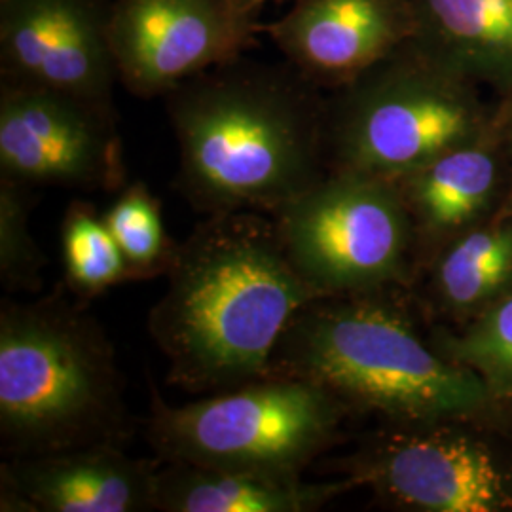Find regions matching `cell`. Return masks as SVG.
Wrapping results in <instances>:
<instances>
[{
  "instance_id": "obj_1",
  "label": "cell",
  "mask_w": 512,
  "mask_h": 512,
  "mask_svg": "<svg viewBox=\"0 0 512 512\" xmlns=\"http://www.w3.org/2000/svg\"><path fill=\"white\" fill-rule=\"evenodd\" d=\"M148 332L167 384L211 395L255 382L294 315L321 298L298 274L268 213L205 215L177 245Z\"/></svg>"
},
{
  "instance_id": "obj_2",
  "label": "cell",
  "mask_w": 512,
  "mask_h": 512,
  "mask_svg": "<svg viewBox=\"0 0 512 512\" xmlns=\"http://www.w3.org/2000/svg\"><path fill=\"white\" fill-rule=\"evenodd\" d=\"M177 190L205 215H274L323 179L327 112L298 74L228 61L165 95Z\"/></svg>"
},
{
  "instance_id": "obj_3",
  "label": "cell",
  "mask_w": 512,
  "mask_h": 512,
  "mask_svg": "<svg viewBox=\"0 0 512 512\" xmlns=\"http://www.w3.org/2000/svg\"><path fill=\"white\" fill-rule=\"evenodd\" d=\"M380 293L321 296L294 315L268 374L304 378L349 412L389 423L480 421L499 401L473 370L423 340L403 306Z\"/></svg>"
},
{
  "instance_id": "obj_4",
  "label": "cell",
  "mask_w": 512,
  "mask_h": 512,
  "mask_svg": "<svg viewBox=\"0 0 512 512\" xmlns=\"http://www.w3.org/2000/svg\"><path fill=\"white\" fill-rule=\"evenodd\" d=\"M69 291L0 304L4 458L124 446L133 425L101 323Z\"/></svg>"
},
{
  "instance_id": "obj_5",
  "label": "cell",
  "mask_w": 512,
  "mask_h": 512,
  "mask_svg": "<svg viewBox=\"0 0 512 512\" xmlns=\"http://www.w3.org/2000/svg\"><path fill=\"white\" fill-rule=\"evenodd\" d=\"M349 410L304 378L266 374L171 406L152 387L147 437L162 461L304 476L338 437Z\"/></svg>"
},
{
  "instance_id": "obj_6",
  "label": "cell",
  "mask_w": 512,
  "mask_h": 512,
  "mask_svg": "<svg viewBox=\"0 0 512 512\" xmlns=\"http://www.w3.org/2000/svg\"><path fill=\"white\" fill-rule=\"evenodd\" d=\"M272 217L319 296L380 293L414 277L416 228L391 181L332 169Z\"/></svg>"
},
{
  "instance_id": "obj_7",
  "label": "cell",
  "mask_w": 512,
  "mask_h": 512,
  "mask_svg": "<svg viewBox=\"0 0 512 512\" xmlns=\"http://www.w3.org/2000/svg\"><path fill=\"white\" fill-rule=\"evenodd\" d=\"M484 135L473 97L433 63L393 67L355 84L327 118L334 169L397 181Z\"/></svg>"
},
{
  "instance_id": "obj_8",
  "label": "cell",
  "mask_w": 512,
  "mask_h": 512,
  "mask_svg": "<svg viewBox=\"0 0 512 512\" xmlns=\"http://www.w3.org/2000/svg\"><path fill=\"white\" fill-rule=\"evenodd\" d=\"M473 423H389L340 469L408 511L512 512V452Z\"/></svg>"
},
{
  "instance_id": "obj_9",
  "label": "cell",
  "mask_w": 512,
  "mask_h": 512,
  "mask_svg": "<svg viewBox=\"0 0 512 512\" xmlns=\"http://www.w3.org/2000/svg\"><path fill=\"white\" fill-rule=\"evenodd\" d=\"M0 177L118 192L128 183L114 110L2 80Z\"/></svg>"
},
{
  "instance_id": "obj_10",
  "label": "cell",
  "mask_w": 512,
  "mask_h": 512,
  "mask_svg": "<svg viewBox=\"0 0 512 512\" xmlns=\"http://www.w3.org/2000/svg\"><path fill=\"white\" fill-rule=\"evenodd\" d=\"M255 31L226 0H116L107 12L118 80L147 99L234 61Z\"/></svg>"
},
{
  "instance_id": "obj_11",
  "label": "cell",
  "mask_w": 512,
  "mask_h": 512,
  "mask_svg": "<svg viewBox=\"0 0 512 512\" xmlns=\"http://www.w3.org/2000/svg\"><path fill=\"white\" fill-rule=\"evenodd\" d=\"M2 80L114 110L107 12L95 0H0Z\"/></svg>"
},
{
  "instance_id": "obj_12",
  "label": "cell",
  "mask_w": 512,
  "mask_h": 512,
  "mask_svg": "<svg viewBox=\"0 0 512 512\" xmlns=\"http://www.w3.org/2000/svg\"><path fill=\"white\" fill-rule=\"evenodd\" d=\"M162 459L131 458L124 446H86L4 458L2 512L156 511Z\"/></svg>"
},
{
  "instance_id": "obj_13",
  "label": "cell",
  "mask_w": 512,
  "mask_h": 512,
  "mask_svg": "<svg viewBox=\"0 0 512 512\" xmlns=\"http://www.w3.org/2000/svg\"><path fill=\"white\" fill-rule=\"evenodd\" d=\"M412 31L406 0H294L268 33L306 80L366 73Z\"/></svg>"
},
{
  "instance_id": "obj_14",
  "label": "cell",
  "mask_w": 512,
  "mask_h": 512,
  "mask_svg": "<svg viewBox=\"0 0 512 512\" xmlns=\"http://www.w3.org/2000/svg\"><path fill=\"white\" fill-rule=\"evenodd\" d=\"M420 245L442 247L446 241L492 219L501 186L499 154L478 137L452 148L397 181Z\"/></svg>"
},
{
  "instance_id": "obj_15",
  "label": "cell",
  "mask_w": 512,
  "mask_h": 512,
  "mask_svg": "<svg viewBox=\"0 0 512 512\" xmlns=\"http://www.w3.org/2000/svg\"><path fill=\"white\" fill-rule=\"evenodd\" d=\"M357 488L351 478L304 480L162 461L156 475V511L313 512Z\"/></svg>"
},
{
  "instance_id": "obj_16",
  "label": "cell",
  "mask_w": 512,
  "mask_h": 512,
  "mask_svg": "<svg viewBox=\"0 0 512 512\" xmlns=\"http://www.w3.org/2000/svg\"><path fill=\"white\" fill-rule=\"evenodd\" d=\"M412 31L435 46L450 74L469 73L512 90V0H406Z\"/></svg>"
},
{
  "instance_id": "obj_17",
  "label": "cell",
  "mask_w": 512,
  "mask_h": 512,
  "mask_svg": "<svg viewBox=\"0 0 512 512\" xmlns=\"http://www.w3.org/2000/svg\"><path fill=\"white\" fill-rule=\"evenodd\" d=\"M431 289L456 317H476L511 293L512 215L497 213L446 241L433 260Z\"/></svg>"
},
{
  "instance_id": "obj_18",
  "label": "cell",
  "mask_w": 512,
  "mask_h": 512,
  "mask_svg": "<svg viewBox=\"0 0 512 512\" xmlns=\"http://www.w3.org/2000/svg\"><path fill=\"white\" fill-rule=\"evenodd\" d=\"M61 256L67 291L82 302L129 281L124 255L92 203L74 200L67 207L61 224Z\"/></svg>"
},
{
  "instance_id": "obj_19",
  "label": "cell",
  "mask_w": 512,
  "mask_h": 512,
  "mask_svg": "<svg viewBox=\"0 0 512 512\" xmlns=\"http://www.w3.org/2000/svg\"><path fill=\"white\" fill-rule=\"evenodd\" d=\"M103 217L124 255L129 281L167 275L179 243L169 238L162 202L147 183L135 181L120 188Z\"/></svg>"
},
{
  "instance_id": "obj_20",
  "label": "cell",
  "mask_w": 512,
  "mask_h": 512,
  "mask_svg": "<svg viewBox=\"0 0 512 512\" xmlns=\"http://www.w3.org/2000/svg\"><path fill=\"white\" fill-rule=\"evenodd\" d=\"M473 319L458 336L437 332L431 344L478 374L499 401L512 399V291Z\"/></svg>"
},
{
  "instance_id": "obj_21",
  "label": "cell",
  "mask_w": 512,
  "mask_h": 512,
  "mask_svg": "<svg viewBox=\"0 0 512 512\" xmlns=\"http://www.w3.org/2000/svg\"><path fill=\"white\" fill-rule=\"evenodd\" d=\"M31 186L0 177V283L6 293H37L46 255L31 232Z\"/></svg>"
},
{
  "instance_id": "obj_22",
  "label": "cell",
  "mask_w": 512,
  "mask_h": 512,
  "mask_svg": "<svg viewBox=\"0 0 512 512\" xmlns=\"http://www.w3.org/2000/svg\"><path fill=\"white\" fill-rule=\"evenodd\" d=\"M236 12L245 18H256L258 10L268 2V0H226Z\"/></svg>"
},
{
  "instance_id": "obj_23",
  "label": "cell",
  "mask_w": 512,
  "mask_h": 512,
  "mask_svg": "<svg viewBox=\"0 0 512 512\" xmlns=\"http://www.w3.org/2000/svg\"><path fill=\"white\" fill-rule=\"evenodd\" d=\"M511 150H512V133H511ZM503 215H512V188H511V198H509V207L507 209H503L501 211Z\"/></svg>"
}]
</instances>
